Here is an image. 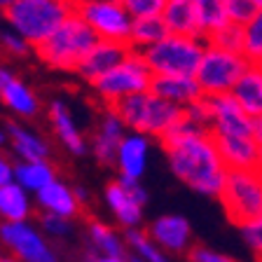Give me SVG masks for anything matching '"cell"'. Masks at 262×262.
Wrapping results in <instances>:
<instances>
[{"mask_svg": "<svg viewBox=\"0 0 262 262\" xmlns=\"http://www.w3.org/2000/svg\"><path fill=\"white\" fill-rule=\"evenodd\" d=\"M239 232L244 236V244L248 246V251L260 260L262 257V215L253 220H246L244 225H239Z\"/></svg>", "mask_w": 262, "mask_h": 262, "instance_id": "cell-35", "label": "cell"}, {"mask_svg": "<svg viewBox=\"0 0 262 262\" xmlns=\"http://www.w3.org/2000/svg\"><path fill=\"white\" fill-rule=\"evenodd\" d=\"M241 54L248 59V63L262 66V10L244 26V49Z\"/></svg>", "mask_w": 262, "mask_h": 262, "instance_id": "cell-30", "label": "cell"}, {"mask_svg": "<svg viewBox=\"0 0 262 262\" xmlns=\"http://www.w3.org/2000/svg\"><path fill=\"white\" fill-rule=\"evenodd\" d=\"M206 42L215 45V47L229 49V52H241V49H244V26L229 21L227 26H223L218 33H213Z\"/></svg>", "mask_w": 262, "mask_h": 262, "instance_id": "cell-31", "label": "cell"}, {"mask_svg": "<svg viewBox=\"0 0 262 262\" xmlns=\"http://www.w3.org/2000/svg\"><path fill=\"white\" fill-rule=\"evenodd\" d=\"M194 7L204 40H208L213 33H218L220 28L229 24L227 0H194Z\"/></svg>", "mask_w": 262, "mask_h": 262, "instance_id": "cell-27", "label": "cell"}, {"mask_svg": "<svg viewBox=\"0 0 262 262\" xmlns=\"http://www.w3.org/2000/svg\"><path fill=\"white\" fill-rule=\"evenodd\" d=\"M0 101H3L12 113L19 115V117H35L40 110V101H38V96H35V92L28 87L26 82L16 80V77L7 84V89L3 92Z\"/></svg>", "mask_w": 262, "mask_h": 262, "instance_id": "cell-25", "label": "cell"}, {"mask_svg": "<svg viewBox=\"0 0 262 262\" xmlns=\"http://www.w3.org/2000/svg\"><path fill=\"white\" fill-rule=\"evenodd\" d=\"M206 45L204 38L169 33L157 45L143 49L141 54L155 77H196Z\"/></svg>", "mask_w": 262, "mask_h": 262, "instance_id": "cell-4", "label": "cell"}, {"mask_svg": "<svg viewBox=\"0 0 262 262\" xmlns=\"http://www.w3.org/2000/svg\"><path fill=\"white\" fill-rule=\"evenodd\" d=\"M208 120H211V136L225 138H257V120H253L232 94L223 96H206Z\"/></svg>", "mask_w": 262, "mask_h": 262, "instance_id": "cell-10", "label": "cell"}, {"mask_svg": "<svg viewBox=\"0 0 262 262\" xmlns=\"http://www.w3.org/2000/svg\"><path fill=\"white\" fill-rule=\"evenodd\" d=\"M147 136L143 134H126L124 141L120 145V152H117V169H120V176H126V178H136L141 180L143 171H145L147 164Z\"/></svg>", "mask_w": 262, "mask_h": 262, "instance_id": "cell-17", "label": "cell"}, {"mask_svg": "<svg viewBox=\"0 0 262 262\" xmlns=\"http://www.w3.org/2000/svg\"><path fill=\"white\" fill-rule=\"evenodd\" d=\"M129 52H131L129 45L110 42V40H98L96 47L89 52V56L82 61V66L77 68V75H82V80H87L94 84L98 77H103L105 73L117 68V66L126 59Z\"/></svg>", "mask_w": 262, "mask_h": 262, "instance_id": "cell-13", "label": "cell"}, {"mask_svg": "<svg viewBox=\"0 0 262 262\" xmlns=\"http://www.w3.org/2000/svg\"><path fill=\"white\" fill-rule=\"evenodd\" d=\"M3 14L12 31L26 38L33 47H38L68 16L75 14V3L73 0H16Z\"/></svg>", "mask_w": 262, "mask_h": 262, "instance_id": "cell-3", "label": "cell"}, {"mask_svg": "<svg viewBox=\"0 0 262 262\" xmlns=\"http://www.w3.org/2000/svg\"><path fill=\"white\" fill-rule=\"evenodd\" d=\"M49 122H52L56 136H59V141L66 145L68 152H73V155L87 152V143H84L82 134L77 131L71 110H68V105H66L63 101H52V103H49Z\"/></svg>", "mask_w": 262, "mask_h": 262, "instance_id": "cell-19", "label": "cell"}, {"mask_svg": "<svg viewBox=\"0 0 262 262\" xmlns=\"http://www.w3.org/2000/svg\"><path fill=\"white\" fill-rule=\"evenodd\" d=\"M7 141H10V134H7V129H5V131L0 129V147L5 145V143H7Z\"/></svg>", "mask_w": 262, "mask_h": 262, "instance_id": "cell-44", "label": "cell"}, {"mask_svg": "<svg viewBox=\"0 0 262 262\" xmlns=\"http://www.w3.org/2000/svg\"><path fill=\"white\" fill-rule=\"evenodd\" d=\"M42 225L47 229L49 234H56V236H63L71 232V225H68V218H61V215H54V213H45L42 218Z\"/></svg>", "mask_w": 262, "mask_h": 262, "instance_id": "cell-38", "label": "cell"}, {"mask_svg": "<svg viewBox=\"0 0 262 262\" xmlns=\"http://www.w3.org/2000/svg\"><path fill=\"white\" fill-rule=\"evenodd\" d=\"M152 80L155 75L147 68L143 54L136 52V49H131L126 54V59L117 68H113L110 73H105L103 77H98L94 82V89H96L98 98L108 108H113V105H117L120 101H124L129 96L150 92L152 89Z\"/></svg>", "mask_w": 262, "mask_h": 262, "instance_id": "cell-6", "label": "cell"}, {"mask_svg": "<svg viewBox=\"0 0 262 262\" xmlns=\"http://www.w3.org/2000/svg\"><path fill=\"white\" fill-rule=\"evenodd\" d=\"M260 169H262V143H260Z\"/></svg>", "mask_w": 262, "mask_h": 262, "instance_id": "cell-48", "label": "cell"}, {"mask_svg": "<svg viewBox=\"0 0 262 262\" xmlns=\"http://www.w3.org/2000/svg\"><path fill=\"white\" fill-rule=\"evenodd\" d=\"M10 183H14V164L0 152V187L10 185Z\"/></svg>", "mask_w": 262, "mask_h": 262, "instance_id": "cell-40", "label": "cell"}, {"mask_svg": "<svg viewBox=\"0 0 262 262\" xmlns=\"http://www.w3.org/2000/svg\"><path fill=\"white\" fill-rule=\"evenodd\" d=\"M73 3H77V0H73Z\"/></svg>", "mask_w": 262, "mask_h": 262, "instance_id": "cell-50", "label": "cell"}, {"mask_svg": "<svg viewBox=\"0 0 262 262\" xmlns=\"http://www.w3.org/2000/svg\"><path fill=\"white\" fill-rule=\"evenodd\" d=\"M248 66L251 63L241 52H229V49L215 47L208 42L202 66L196 71V82H199L204 96L232 94V89L236 87V82L241 80Z\"/></svg>", "mask_w": 262, "mask_h": 262, "instance_id": "cell-8", "label": "cell"}, {"mask_svg": "<svg viewBox=\"0 0 262 262\" xmlns=\"http://www.w3.org/2000/svg\"><path fill=\"white\" fill-rule=\"evenodd\" d=\"M169 35V28L164 24L162 16H147V19H134V26H131V40L129 47L143 52V49L157 45L162 38Z\"/></svg>", "mask_w": 262, "mask_h": 262, "instance_id": "cell-28", "label": "cell"}, {"mask_svg": "<svg viewBox=\"0 0 262 262\" xmlns=\"http://www.w3.org/2000/svg\"><path fill=\"white\" fill-rule=\"evenodd\" d=\"M126 262H147V260L143 255H129V260H126Z\"/></svg>", "mask_w": 262, "mask_h": 262, "instance_id": "cell-45", "label": "cell"}, {"mask_svg": "<svg viewBox=\"0 0 262 262\" xmlns=\"http://www.w3.org/2000/svg\"><path fill=\"white\" fill-rule=\"evenodd\" d=\"M0 239L7 244L24 262H59L54 251L45 244V239L26 223L0 225Z\"/></svg>", "mask_w": 262, "mask_h": 262, "instance_id": "cell-11", "label": "cell"}, {"mask_svg": "<svg viewBox=\"0 0 262 262\" xmlns=\"http://www.w3.org/2000/svg\"><path fill=\"white\" fill-rule=\"evenodd\" d=\"M7 134H10V143L14 147V152L21 157V162H42V159H47L49 155L47 143L40 136H35L33 131H28L26 126L10 122Z\"/></svg>", "mask_w": 262, "mask_h": 262, "instance_id": "cell-23", "label": "cell"}, {"mask_svg": "<svg viewBox=\"0 0 262 262\" xmlns=\"http://www.w3.org/2000/svg\"><path fill=\"white\" fill-rule=\"evenodd\" d=\"M124 120L120 117V113L115 108H108L105 105L103 115H101V124H98V131L96 136H94V157L98 162L103 164V166H113L117 164V152H120V145L124 141Z\"/></svg>", "mask_w": 262, "mask_h": 262, "instance_id": "cell-12", "label": "cell"}, {"mask_svg": "<svg viewBox=\"0 0 262 262\" xmlns=\"http://www.w3.org/2000/svg\"><path fill=\"white\" fill-rule=\"evenodd\" d=\"M89 236H92V244L96 246L103 255H108V257H124V248H122L117 234H115L108 225L98 223V220H89Z\"/></svg>", "mask_w": 262, "mask_h": 262, "instance_id": "cell-29", "label": "cell"}, {"mask_svg": "<svg viewBox=\"0 0 262 262\" xmlns=\"http://www.w3.org/2000/svg\"><path fill=\"white\" fill-rule=\"evenodd\" d=\"M0 47L5 49L7 54H12V56H28L31 52H35V47H33L26 38H21L19 33L12 31V28L0 31Z\"/></svg>", "mask_w": 262, "mask_h": 262, "instance_id": "cell-36", "label": "cell"}, {"mask_svg": "<svg viewBox=\"0 0 262 262\" xmlns=\"http://www.w3.org/2000/svg\"><path fill=\"white\" fill-rule=\"evenodd\" d=\"M215 145H218L227 169H255V166H260V143H257V138L218 136Z\"/></svg>", "mask_w": 262, "mask_h": 262, "instance_id": "cell-15", "label": "cell"}, {"mask_svg": "<svg viewBox=\"0 0 262 262\" xmlns=\"http://www.w3.org/2000/svg\"><path fill=\"white\" fill-rule=\"evenodd\" d=\"M113 108L120 113V117L131 131L143 136H155L157 141H162L185 115V108L157 96L155 92L129 96Z\"/></svg>", "mask_w": 262, "mask_h": 262, "instance_id": "cell-5", "label": "cell"}, {"mask_svg": "<svg viewBox=\"0 0 262 262\" xmlns=\"http://www.w3.org/2000/svg\"><path fill=\"white\" fill-rule=\"evenodd\" d=\"M262 10L260 0H227V16L232 24L246 26Z\"/></svg>", "mask_w": 262, "mask_h": 262, "instance_id": "cell-33", "label": "cell"}, {"mask_svg": "<svg viewBox=\"0 0 262 262\" xmlns=\"http://www.w3.org/2000/svg\"><path fill=\"white\" fill-rule=\"evenodd\" d=\"M16 0H0V12H5V10H10L12 5H14Z\"/></svg>", "mask_w": 262, "mask_h": 262, "instance_id": "cell-43", "label": "cell"}, {"mask_svg": "<svg viewBox=\"0 0 262 262\" xmlns=\"http://www.w3.org/2000/svg\"><path fill=\"white\" fill-rule=\"evenodd\" d=\"M124 236H126V241L138 251V255H143L147 262H171V260H166L152 244H150V234H145V232H141V229L126 227Z\"/></svg>", "mask_w": 262, "mask_h": 262, "instance_id": "cell-32", "label": "cell"}, {"mask_svg": "<svg viewBox=\"0 0 262 262\" xmlns=\"http://www.w3.org/2000/svg\"><path fill=\"white\" fill-rule=\"evenodd\" d=\"M131 14V19H147V16H162L166 0H120Z\"/></svg>", "mask_w": 262, "mask_h": 262, "instance_id": "cell-34", "label": "cell"}, {"mask_svg": "<svg viewBox=\"0 0 262 262\" xmlns=\"http://www.w3.org/2000/svg\"><path fill=\"white\" fill-rule=\"evenodd\" d=\"M28 213H31L28 194L16 180L0 187V215L7 223H24L28 218Z\"/></svg>", "mask_w": 262, "mask_h": 262, "instance_id": "cell-26", "label": "cell"}, {"mask_svg": "<svg viewBox=\"0 0 262 262\" xmlns=\"http://www.w3.org/2000/svg\"><path fill=\"white\" fill-rule=\"evenodd\" d=\"M257 262H262V257H260V260H257Z\"/></svg>", "mask_w": 262, "mask_h": 262, "instance_id": "cell-49", "label": "cell"}, {"mask_svg": "<svg viewBox=\"0 0 262 262\" xmlns=\"http://www.w3.org/2000/svg\"><path fill=\"white\" fill-rule=\"evenodd\" d=\"M187 260L190 262H236L234 257L213 251V248H206V246H192L187 251Z\"/></svg>", "mask_w": 262, "mask_h": 262, "instance_id": "cell-37", "label": "cell"}, {"mask_svg": "<svg viewBox=\"0 0 262 262\" xmlns=\"http://www.w3.org/2000/svg\"><path fill=\"white\" fill-rule=\"evenodd\" d=\"M117 180H120L122 187H124V190L129 192V194L134 196V199H136L138 204H145V202H147V192L143 190V185L138 183L136 178H126V176H120Z\"/></svg>", "mask_w": 262, "mask_h": 262, "instance_id": "cell-39", "label": "cell"}, {"mask_svg": "<svg viewBox=\"0 0 262 262\" xmlns=\"http://www.w3.org/2000/svg\"><path fill=\"white\" fill-rule=\"evenodd\" d=\"M75 12L101 40L129 45L134 19L120 0H77Z\"/></svg>", "mask_w": 262, "mask_h": 262, "instance_id": "cell-9", "label": "cell"}, {"mask_svg": "<svg viewBox=\"0 0 262 262\" xmlns=\"http://www.w3.org/2000/svg\"><path fill=\"white\" fill-rule=\"evenodd\" d=\"M162 19H164V24H166V28H169V33L202 38L194 0H166Z\"/></svg>", "mask_w": 262, "mask_h": 262, "instance_id": "cell-20", "label": "cell"}, {"mask_svg": "<svg viewBox=\"0 0 262 262\" xmlns=\"http://www.w3.org/2000/svg\"><path fill=\"white\" fill-rule=\"evenodd\" d=\"M98 40L101 38L94 33V28L75 12L45 42L35 47V56L49 68L77 73V68L96 47Z\"/></svg>", "mask_w": 262, "mask_h": 262, "instance_id": "cell-2", "label": "cell"}, {"mask_svg": "<svg viewBox=\"0 0 262 262\" xmlns=\"http://www.w3.org/2000/svg\"><path fill=\"white\" fill-rule=\"evenodd\" d=\"M218 199L236 227L262 215V169H229Z\"/></svg>", "mask_w": 262, "mask_h": 262, "instance_id": "cell-7", "label": "cell"}, {"mask_svg": "<svg viewBox=\"0 0 262 262\" xmlns=\"http://www.w3.org/2000/svg\"><path fill=\"white\" fill-rule=\"evenodd\" d=\"M14 180L26 192H40L56 180L54 166L42 159V162H19L14 166Z\"/></svg>", "mask_w": 262, "mask_h": 262, "instance_id": "cell-24", "label": "cell"}, {"mask_svg": "<svg viewBox=\"0 0 262 262\" xmlns=\"http://www.w3.org/2000/svg\"><path fill=\"white\" fill-rule=\"evenodd\" d=\"M150 92L180 105V108H187V105L204 98V92L199 87L196 77H155Z\"/></svg>", "mask_w": 262, "mask_h": 262, "instance_id": "cell-16", "label": "cell"}, {"mask_svg": "<svg viewBox=\"0 0 262 262\" xmlns=\"http://www.w3.org/2000/svg\"><path fill=\"white\" fill-rule=\"evenodd\" d=\"M12 80H14V73H12L7 66L0 63V96H3V92L7 89V84H10Z\"/></svg>", "mask_w": 262, "mask_h": 262, "instance_id": "cell-41", "label": "cell"}, {"mask_svg": "<svg viewBox=\"0 0 262 262\" xmlns=\"http://www.w3.org/2000/svg\"><path fill=\"white\" fill-rule=\"evenodd\" d=\"M105 202H108L110 211L115 213V218L120 220L124 227H136V225L141 223L143 204H138L136 199L122 187L120 180L105 185Z\"/></svg>", "mask_w": 262, "mask_h": 262, "instance_id": "cell-22", "label": "cell"}, {"mask_svg": "<svg viewBox=\"0 0 262 262\" xmlns=\"http://www.w3.org/2000/svg\"><path fill=\"white\" fill-rule=\"evenodd\" d=\"M96 262H126L124 257H108V255H103V257H98Z\"/></svg>", "mask_w": 262, "mask_h": 262, "instance_id": "cell-42", "label": "cell"}, {"mask_svg": "<svg viewBox=\"0 0 262 262\" xmlns=\"http://www.w3.org/2000/svg\"><path fill=\"white\" fill-rule=\"evenodd\" d=\"M0 262H16V260H12V257H0Z\"/></svg>", "mask_w": 262, "mask_h": 262, "instance_id": "cell-47", "label": "cell"}, {"mask_svg": "<svg viewBox=\"0 0 262 262\" xmlns=\"http://www.w3.org/2000/svg\"><path fill=\"white\" fill-rule=\"evenodd\" d=\"M234 101L251 115L253 120L262 117V66H248L236 87L232 89Z\"/></svg>", "mask_w": 262, "mask_h": 262, "instance_id": "cell-18", "label": "cell"}, {"mask_svg": "<svg viewBox=\"0 0 262 262\" xmlns=\"http://www.w3.org/2000/svg\"><path fill=\"white\" fill-rule=\"evenodd\" d=\"M162 147L169 159L173 176L192 187L199 194L220 196L227 180V164L220 155L211 131L196 124L190 115L180 117V122L162 138Z\"/></svg>", "mask_w": 262, "mask_h": 262, "instance_id": "cell-1", "label": "cell"}, {"mask_svg": "<svg viewBox=\"0 0 262 262\" xmlns=\"http://www.w3.org/2000/svg\"><path fill=\"white\" fill-rule=\"evenodd\" d=\"M150 239L171 253H187L192 248V227L183 215H162L150 225Z\"/></svg>", "mask_w": 262, "mask_h": 262, "instance_id": "cell-14", "label": "cell"}, {"mask_svg": "<svg viewBox=\"0 0 262 262\" xmlns=\"http://www.w3.org/2000/svg\"><path fill=\"white\" fill-rule=\"evenodd\" d=\"M38 204L45 208V213H54L61 218H75L80 215V199L68 185H63L61 180H54L52 185L38 192Z\"/></svg>", "mask_w": 262, "mask_h": 262, "instance_id": "cell-21", "label": "cell"}, {"mask_svg": "<svg viewBox=\"0 0 262 262\" xmlns=\"http://www.w3.org/2000/svg\"><path fill=\"white\" fill-rule=\"evenodd\" d=\"M257 143H262V117L257 120Z\"/></svg>", "mask_w": 262, "mask_h": 262, "instance_id": "cell-46", "label": "cell"}]
</instances>
